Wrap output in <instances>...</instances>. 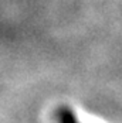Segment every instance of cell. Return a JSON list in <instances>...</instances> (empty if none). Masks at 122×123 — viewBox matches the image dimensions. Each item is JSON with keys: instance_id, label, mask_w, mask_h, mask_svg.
Segmentation results:
<instances>
[{"instance_id": "6da1fadb", "label": "cell", "mask_w": 122, "mask_h": 123, "mask_svg": "<svg viewBox=\"0 0 122 123\" xmlns=\"http://www.w3.org/2000/svg\"><path fill=\"white\" fill-rule=\"evenodd\" d=\"M58 117H60V123H77L74 113L68 108H62L58 113Z\"/></svg>"}]
</instances>
